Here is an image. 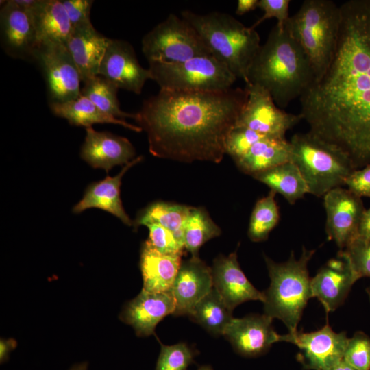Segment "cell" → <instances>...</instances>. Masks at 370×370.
<instances>
[{
    "mask_svg": "<svg viewBox=\"0 0 370 370\" xmlns=\"http://www.w3.org/2000/svg\"><path fill=\"white\" fill-rule=\"evenodd\" d=\"M272 321L264 314L233 318L223 336L238 354L259 356L268 352L273 344L280 342V335L275 331Z\"/></svg>",
    "mask_w": 370,
    "mask_h": 370,
    "instance_id": "e0dca14e",
    "label": "cell"
},
{
    "mask_svg": "<svg viewBox=\"0 0 370 370\" xmlns=\"http://www.w3.org/2000/svg\"><path fill=\"white\" fill-rule=\"evenodd\" d=\"M198 370H212V368L209 365H203L199 367Z\"/></svg>",
    "mask_w": 370,
    "mask_h": 370,
    "instance_id": "7dc6e473",
    "label": "cell"
},
{
    "mask_svg": "<svg viewBox=\"0 0 370 370\" xmlns=\"http://www.w3.org/2000/svg\"><path fill=\"white\" fill-rule=\"evenodd\" d=\"M92 0H62L72 27L91 23Z\"/></svg>",
    "mask_w": 370,
    "mask_h": 370,
    "instance_id": "ab89813d",
    "label": "cell"
},
{
    "mask_svg": "<svg viewBox=\"0 0 370 370\" xmlns=\"http://www.w3.org/2000/svg\"><path fill=\"white\" fill-rule=\"evenodd\" d=\"M0 38L1 47L9 56L34 60L37 39L32 12L12 0L3 1L0 10Z\"/></svg>",
    "mask_w": 370,
    "mask_h": 370,
    "instance_id": "2e32d148",
    "label": "cell"
},
{
    "mask_svg": "<svg viewBox=\"0 0 370 370\" xmlns=\"http://www.w3.org/2000/svg\"><path fill=\"white\" fill-rule=\"evenodd\" d=\"M135 155L127 138L108 131H96L92 127L86 128L80 156L92 167L108 172L114 166L128 164Z\"/></svg>",
    "mask_w": 370,
    "mask_h": 370,
    "instance_id": "d6986e66",
    "label": "cell"
},
{
    "mask_svg": "<svg viewBox=\"0 0 370 370\" xmlns=\"http://www.w3.org/2000/svg\"><path fill=\"white\" fill-rule=\"evenodd\" d=\"M221 230L201 208L192 207L183 230V243L192 256H198L199 248L209 240L219 236Z\"/></svg>",
    "mask_w": 370,
    "mask_h": 370,
    "instance_id": "1f68e13d",
    "label": "cell"
},
{
    "mask_svg": "<svg viewBox=\"0 0 370 370\" xmlns=\"http://www.w3.org/2000/svg\"><path fill=\"white\" fill-rule=\"evenodd\" d=\"M291 154L290 142L286 138L265 136L234 162L243 172L252 176L291 161Z\"/></svg>",
    "mask_w": 370,
    "mask_h": 370,
    "instance_id": "484cf974",
    "label": "cell"
},
{
    "mask_svg": "<svg viewBox=\"0 0 370 370\" xmlns=\"http://www.w3.org/2000/svg\"><path fill=\"white\" fill-rule=\"evenodd\" d=\"M70 370H87V363L83 362L78 364L72 367Z\"/></svg>",
    "mask_w": 370,
    "mask_h": 370,
    "instance_id": "bcb514c9",
    "label": "cell"
},
{
    "mask_svg": "<svg viewBox=\"0 0 370 370\" xmlns=\"http://www.w3.org/2000/svg\"><path fill=\"white\" fill-rule=\"evenodd\" d=\"M323 198L328 239L343 250L357 236L365 210L362 199L343 187L331 190Z\"/></svg>",
    "mask_w": 370,
    "mask_h": 370,
    "instance_id": "4fadbf2b",
    "label": "cell"
},
{
    "mask_svg": "<svg viewBox=\"0 0 370 370\" xmlns=\"http://www.w3.org/2000/svg\"><path fill=\"white\" fill-rule=\"evenodd\" d=\"M335 51L299 98L309 132L338 147L356 169L370 163V0L340 5Z\"/></svg>",
    "mask_w": 370,
    "mask_h": 370,
    "instance_id": "6da1fadb",
    "label": "cell"
},
{
    "mask_svg": "<svg viewBox=\"0 0 370 370\" xmlns=\"http://www.w3.org/2000/svg\"><path fill=\"white\" fill-rule=\"evenodd\" d=\"M146 226L149 230L147 241L158 251L164 254H183L184 246L177 241L171 231L156 223Z\"/></svg>",
    "mask_w": 370,
    "mask_h": 370,
    "instance_id": "74e56055",
    "label": "cell"
},
{
    "mask_svg": "<svg viewBox=\"0 0 370 370\" xmlns=\"http://www.w3.org/2000/svg\"><path fill=\"white\" fill-rule=\"evenodd\" d=\"M265 137L249 128L235 126L226 140V153L234 161L243 157L258 140Z\"/></svg>",
    "mask_w": 370,
    "mask_h": 370,
    "instance_id": "d590c367",
    "label": "cell"
},
{
    "mask_svg": "<svg viewBox=\"0 0 370 370\" xmlns=\"http://www.w3.org/2000/svg\"><path fill=\"white\" fill-rule=\"evenodd\" d=\"M160 345L161 349L156 370H186L193 362L195 351L186 343H179L172 345L160 343Z\"/></svg>",
    "mask_w": 370,
    "mask_h": 370,
    "instance_id": "836d02e7",
    "label": "cell"
},
{
    "mask_svg": "<svg viewBox=\"0 0 370 370\" xmlns=\"http://www.w3.org/2000/svg\"><path fill=\"white\" fill-rule=\"evenodd\" d=\"M34 61L40 67L47 88L49 103H64L81 95L79 73L64 44L37 46Z\"/></svg>",
    "mask_w": 370,
    "mask_h": 370,
    "instance_id": "30bf717a",
    "label": "cell"
},
{
    "mask_svg": "<svg viewBox=\"0 0 370 370\" xmlns=\"http://www.w3.org/2000/svg\"><path fill=\"white\" fill-rule=\"evenodd\" d=\"M330 370H358L343 359L333 366Z\"/></svg>",
    "mask_w": 370,
    "mask_h": 370,
    "instance_id": "f6af8a7d",
    "label": "cell"
},
{
    "mask_svg": "<svg viewBox=\"0 0 370 370\" xmlns=\"http://www.w3.org/2000/svg\"><path fill=\"white\" fill-rule=\"evenodd\" d=\"M142 160V156L137 157L125 164L116 175H107L102 180L90 184L86 188L82 199L73 208V212L78 214L88 208H99L114 215L124 224L132 225L133 222L122 204L120 187L125 172Z\"/></svg>",
    "mask_w": 370,
    "mask_h": 370,
    "instance_id": "603a6c76",
    "label": "cell"
},
{
    "mask_svg": "<svg viewBox=\"0 0 370 370\" xmlns=\"http://www.w3.org/2000/svg\"><path fill=\"white\" fill-rule=\"evenodd\" d=\"M181 17L197 32L211 55L246 83L249 69L260 47L257 31L224 12L199 14L184 10Z\"/></svg>",
    "mask_w": 370,
    "mask_h": 370,
    "instance_id": "277c9868",
    "label": "cell"
},
{
    "mask_svg": "<svg viewBox=\"0 0 370 370\" xmlns=\"http://www.w3.org/2000/svg\"><path fill=\"white\" fill-rule=\"evenodd\" d=\"M314 253V249L303 247L298 259L291 251L283 262L264 256L271 282L263 292L264 314L281 320L290 333L297 330L304 310L313 297L308 264Z\"/></svg>",
    "mask_w": 370,
    "mask_h": 370,
    "instance_id": "5b68a950",
    "label": "cell"
},
{
    "mask_svg": "<svg viewBox=\"0 0 370 370\" xmlns=\"http://www.w3.org/2000/svg\"><path fill=\"white\" fill-rule=\"evenodd\" d=\"M247 95L245 87L214 92L160 89L143 102L134 119L146 132L153 156L219 163Z\"/></svg>",
    "mask_w": 370,
    "mask_h": 370,
    "instance_id": "7a4b0ae2",
    "label": "cell"
},
{
    "mask_svg": "<svg viewBox=\"0 0 370 370\" xmlns=\"http://www.w3.org/2000/svg\"><path fill=\"white\" fill-rule=\"evenodd\" d=\"M119 88L102 76L97 75L84 82L81 95L90 99L104 113L119 119H134L135 113H128L120 108L117 98Z\"/></svg>",
    "mask_w": 370,
    "mask_h": 370,
    "instance_id": "4dcf8cb0",
    "label": "cell"
},
{
    "mask_svg": "<svg viewBox=\"0 0 370 370\" xmlns=\"http://www.w3.org/2000/svg\"><path fill=\"white\" fill-rule=\"evenodd\" d=\"M151 80L160 89L185 92H214L232 88L237 78L212 55L177 63L149 62Z\"/></svg>",
    "mask_w": 370,
    "mask_h": 370,
    "instance_id": "ba28073f",
    "label": "cell"
},
{
    "mask_svg": "<svg viewBox=\"0 0 370 370\" xmlns=\"http://www.w3.org/2000/svg\"><path fill=\"white\" fill-rule=\"evenodd\" d=\"M252 177L266 184L271 190L280 194L290 204L309 193L308 188L300 171L291 160Z\"/></svg>",
    "mask_w": 370,
    "mask_h": 370,
    "instance_id": "83f0119b",
    "label": "cell"
},
{
    "mask_svg": "<svg viewBox=\"0 0 370 370\" xmlns=\"http://www.w3.org/2000/svg\"><path fill=\"white\" fill-rule=\"evenodd\" d=\"M366 292L369 296V301H370V285L366 289Z\"/></svg>",
    "mask_w": 370,
    "mask_h": 370,
    "instance_id": "c3c4849f",
    "label": "cell"
},
{
    "mask_svg": "<svg viewBox=\"0 0 370 370\" xmlns=\"http://www.w3.org/2000/svg\"><path fill=\"white\" fill-rule=\"evenodd\" d=\"M245 88L247 99L236 126L249 128L265 136L285 138L287 131L302 120L300 114L280 109L264 88L247 84Z\"/></svg>",
    "mask_w": 370,
    "mask_h": 370,
    "instance_id": "8fae6325",
    "label": "cell"
},
{
    "mask_svg": "<svg viewBox=\"0 0 370 370\" xmlns=\"http://www.w3.org/2000/svg\"><path fill=\"white\" fill-rule=\"evenodd\" d=\"M340 23V5L334 1L306 0L286 23L309 60L314 81L321 77L332 60Z\"/></svg>",
    "mask_w": 370,
    "mask_h": 370,
    "instance_id": "8992f818",
    "label": "cell"
},
{
    "mask_svg": "<svg viewBox=\"0 0 370 370\" xmlns=\"http://www.w3.org/2000/svg\"><path fill=\"white\" fill-rule=\"evenodd\" d=\"M314 81L310 61L286 24L271 29L251 64L245 84L264 88L284 108L300 98Z\"/></svg>",
    "mask_w": 370,
    "mask_h": 370,
    "instance_id": "3957f363",
    "label": "cell"
},
{
    "mask_svg": "<svg viewBox=\"0 0 370 370\" xmlns=\"http://www.w3.org/2000/svg\"><path fill=\"white\" fill-rule=\"evenodd\" d=\"M345 186L361 198L370 197V163L354 171L345 180Z\"/></svg>",
    "mask_w": 370,
    "mask_h": 370,
    "instance_id": "60d3db41",
    "label": "cell"
},
{
    "mask_svg": "<svg viewBox=\"0 0 370 370\" xmlns=\"http://www.w3.org/2000/svg\"><path fill=\"white\" fill-rule=\"evenodd\" d=\"M16 346L15 340L10 338L8 340L1 339L0 342V360L4 362L8 358L10 352Z\"/></svg>",
    "mask_w": 370,
    "mask_h": 370,
    "instance_id": "7bdbcfd3",
    "label": "cell"
},
{
    "mask_svg": "<svg viewBox=\"0 0 370 370\" xmlns=\"http://www.w3.org/2000/svg\"><path fill=\"white\" fill-rule=\"evenodd\" d=\"M348 339L345 332H334L328 322L316 331L280 335V342L298 347L297 360L307 370H330L343 359Z\"/></svg>",
    "mask_w": 370,
    "mask_h": 370,
    "instance_id": "7c38bea8",
    "label": "cell"
},
{
    "mask_svg": "<svg viewBox=\"0 0 370 370\" xmlns=\"http://www.w3.org/2000/svg\"><path fill=\"white\" fill-rule=\"evenodd\" d=\"M259 0H238L236 14L238 15H243L250 11H252L258 8Z\"/></svg>",
    "mask_w": 370,
    "mask_h": 370,
    "instance_id": "ee69618b",
    "label": "cell"
},
{
    "mask_svg": "<svg viewBox=\"0 0 370 370\" xmlns=\"http://www.w3.org/2000/svg\"><path fill=\"white\" fill-rule=\"evenodd\" d=\"M358 279L347 254L340 250L311 278L312 297L319 299L327 313L334 312L344 303Z\"/></svg>",
    "mask_w": 370,
    "mask_h": 370,
    "instance_id": "9a60e30c",
    "label": "cell"
},
{
    "mask_svg": "<svg viewBox=\"0 0 370 370\" xmlns=\"http://www.w3.org/2000/svg\"><path fill=\"white\" fill-rule=\"evenodd\" d=\"M289 142L291 160L300 171L309 194L323 197L331 190L345 186L356 170L345 153L309 131L295 134Z\"/></svg>",
    "mask_w": 370,
    "mask_h": 370,
    "instance_id": "52a82bcc",
    "label": "cell"
},
{
    "mask_svg": "<svg viewBox=\"0 0 370 370\" xmlns=\"http://www.w3.org/2000/svg\"><path fill=\"white\" fill-rule=\"evenodd\" d=\"M99 75L116 87L139 95L148 79H151L149 69L138 62L135 51L125 40L111 39L101 62Z\"/></svg>",
    "mask_w": 370,
    "mask_h": 370,
    "instance_id": "5bb4252c",
    "label": "cell"
},
{
    "mask_svg": "<svg viewBox=\"0 0 370 370\" xmlns=\"http://www.w3.org/2000/svg\"><path fill=\"white\" fill-rule=\"evenodd\" d=\"M110 40L96 30L92 23L72 29L65 45L84 83L99 75L100 64Z\"/></svg>",
    "mask_w": 370,
    "mask_h": 370,
    "instance_id": "7402d4cb",
    "label": "cell"
},
{
    "mask_svg": "<svg viewBox=\"0 0 370 370\" xmlns=\"http://www.w3.org/2000/svg\"><path fill=\"white\" fill-rule=\"evenodd\" d=\"M191 208L163 201L154 202L139 212L134 225L136 228L140 225L159 224L171 231L184 246L183 230Z\"/></svg>",
    "mask_w": 370,
    "mask_h": 370,
    "instance_id": "f1b7e54d",
    "label": "cell"
},
{
    "mask_svg": "<svg viewBox=\"0 0 370 370\" xmlns=\"http://www.w3.org/2000/svg\"><path fill=\"white\" fill-rule=\"evenodd\" d=\"M213 287L232 310L248 301H264V293L248 280L237 260L236 251L229 256H220L213 262Z\"/></svg>",
    "mask_w": 370,
    "mask_h": 370,
    "instance_id": "44dd1931",
    "label": "cell"
},
{
    "mask_svg": "<svg viewBox=\"0 0 370 370\" xmlns=\"http://www.w3.org/2000/svg\"><path fill=\"white\" fill-rule=\"evenodd\" d=\"M141 46L148 62L177 63L211 55L197 32L174 14L147 32Z\"/></svg>",
    "mask_w": 370,
    "mask_h": 370,
    "instance_id": "9c48e42d",
    "label": "cell"
},
{
    "mask_svg": "<svg viewBox=\"0 0 370 370\" xmlns=\"http://www.w3.org/2000/svg\"><path fill=\"white\" fill-rule=\"evenodd\" d=\"M290 2V0H259L258 8L264 12V14L251 27L255 29L260 23L271 18L277 19L278 26L284 27L290 17L288 14Z\"/></svg>",
    "mask_w": 370,
    "mask_h": 370,
    "instance_id": "f35d334b",
    "label": "cell"
},
{
    "mask_svg": "<svg viewBox=\"0 0 370 370\" xmlns=\"http://www.w3.org/2000/svg\"><path fill=\"white\" fill-rule=\"evenodd\" d=\"M175 304L171 291L151 293L145 290L127 302L120 319L132 326L138 336L154 334L158 323L169 314H173Z\"/></svg>",
    "mask_w": 370,
    "mask_h": 370,
    "instance_id": "ffe728a7",
    "label": "cell"
},
{
    "mask_svg": "<svg viewBox=\"0 0 370 370\" xmlns=\"http://www.w3.org/2000/svg\"><path fill=\"white\" fill-rule=\"evenodd\" d=\"M273 190L258 199L252 210L248 236L251 241L261 242L268 238L269 233L277 225L280 219L279 208Z\"/></svg>",
    "mask_w": 370,
    "mask_h": 370,
    "instance_id": "d6a6232c",
    "label": "cell"
},
{
    "mask_svg": "<svg viewBox=\"0 0 370 370\" xmlns=\"http://www.w3.org/2000/svg\"><path fill=\"white\" fill-rule=\"evenodd\" d=\"M343 360L358 370H370V337L362 331L348 339Z\"/></svg>",
    "mask_w": 370,
    "mask_h": 370,
    "instance_id": "e575fe53",
    "label": "cell"
},
{
    "mask_svg": "<svg viewBox=\"0 0 370 370\" xmlns=\"http://www.w3.org/2000/svg\"><path fill=\"white\" fill-rule=\"evenodd\" d=\"M232 310L218 291L212 289L193 308L188 317L214 336L223 333L233 319Z\"/></svg>",
    "mask_w": 370,
    "mask_h": 370,
    "instance_id": "f546056e",
    "label": "cell"
},
{
    "mask_svg": "<svg viewBox=\"0 0 370 370\" xmlns=\"http://www.w3.org/2000/svg\"><path fill=\"white\" fill-rule=\"evenodd\" d=\"M343 250L358 278H370V238L356 237Z\"/></svg>",
    "mask_w": 370,
    "mask_h": 370,
    "instance_id": "8d00e7d4",
    "label": "cell"
},
{
    "mask_svg": "<svg viewBox=\"0 0 370 370\" xmlns=\"http://www.w3.org/2000/svg\"><path fill=\"white\" fill-rule=\"evenodd\" d=\"M32 14L37 46L45 43L66 44L73 27L62 1L41 0Z\"/></svg>",
    "mask_w": 370,
    "mask_h": 370,
    "instance_id": "d4e9b609",
    "label": "cell"
},
{
    "mask_svg": "<svg viewBox=\"0 0 370 370\" xmlns=\"http://www.w3.org/2000/svg\"><path fill=\"white\" fill-rule=\"evenodd\" d=\"M356 237L370 238V208L365 210L362 216Z\"/></svg>",
    "mask_w": 370,
    "mask_h": 370,
    "instance_id": "b9f144b4",
    "label": "cell"
},
{
    "mask_svg": "<svg viewBox=\"0 0 370 370\" xmlns=\"http://www.w3.org/2000/svg\"><path fill=\"white\" fill-rule=\"evenodd\" d=\"M182 256L161 254L145 241L140 259L143 289L151 293L171 291L182 262Z\"/></svg>",
    "mask_w": 370,
    "mask_h": 370,
    "instance_id": "cb8c5ba5",
    "label": "cell"
},
{
    "mask_svg": "<svg viewBox=\"0 0 370 370\" xmlns=\"http://www.w3.org/2000/svg\"><path fill=\"white\" fill-rule=\"evenodd\" d=\"M49 107L53 114L67 120L73 125L87 128L94 124L112 123L123 126L136 132L143 131L138 125L104 113L82 95L64 103H49Z\"/></svg>",
    "mask_w": 370,
    "mask_h": 370,
    "instance_id": "4316f807",
    "label": "cell"
},
{
    "mask_svg": "<svg viewBox=\"0 0 370 370\" xmlns=\"http://www.w3.org/2000/svg\"><path fill=\"white\" fill-rule=\"evenodd\" d=\"M212 288V269L199 256L182 262L171 291L175 304L173 315L188 316Z\"/></svg>",
    "mask_w": 370,
    "mask_h": 370,
    "instance_id": "ac0fdd59",
    "label": "cell"
}]
</instances>
